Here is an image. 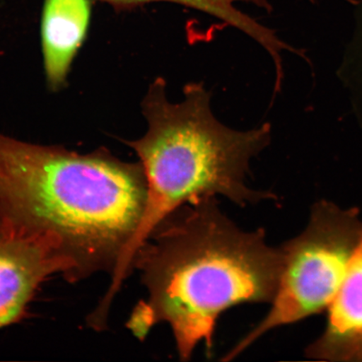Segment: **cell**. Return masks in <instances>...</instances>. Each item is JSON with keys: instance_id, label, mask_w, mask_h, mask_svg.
Here are the masks:
<instances>
[{"instance_id": "1", "label": "cell", "mask_w": 362, "mask_h": 362, "mask_svg": "<svg viewBox=\"0 0 362 362\" xmlns=\"http://www.w3.org/2000/svg\"><path fill=\"white\" fill-rule=\"evenodd\" d=\"M140 163L78 153L0 133V233L31 240L61 261L67 282L110 275L142 219Z\"/></svg>"}, {"instance_id": "2", "label": "cell", "mask_w": 362, "mask_h": 362, "mask_svg": "<svg viewBox=\"0 0 362 362\" xmlns=\"http://www.w3.org/2000/svg\"><path fill=\"white\" fill-rule=\"evenodd\" d=\"M281 269V248L269 246L264 230L238 228L215 198L185 204L135 253L132 271L139 272L147 298L127 327L144 339L158 324H168L180 359L187 361L202 342L211 349L223 312L273 301Z\"/></svg>"}, {"instance_id": "3", "label": "cell", "mask_w": 362, "mask_h": 362, "mask_svg": "<svg viewBox=\"0 0 362 362\" xmlns=\"http://www.w3.org/2000/svg\"><path fill=\"white\" fill-rule=\"evenodd\" d=\"M182 102L167 98L165 83L158 78L142 102L148 129L127 144L137 153L147 181V200L134 236L121 257L129 269L135 253L156 226L178 207L202 199L223 196L240 206L274 198L248 187L252 158L269 146L271 126L237 131L217 120L210 94L202 83H189Z\"/></svg>"}, {"instance_id": "4", "label": "cell", "mask_w": 362, "mask_h": 362, "mask_svg": "<svg viewBox=\"0 0 362 362\" xmlns=\"http://www.w3.org/2000/svg\"><path fill=\"white\" fill-rule=\"evenodd\" d=\"M361 236L357 208L343 209L327 201L315 203L304 232L280 247L281 273L269 313L224 361L234 359L271 329L327 311Z\"/></svg>"}, {"instance_id": "5", "label": "cell", "mask_w": 362, "mask_h": 362, "mask_svg": "<svg viewBox=\"0 0 362 362\" xmlns=\"http://www.w3.org/2000/svg\"><path fill=\"white\" fill-rule=\"evenodd\" d=\"M63 266L31 240L0 233V329L20 321L36 292Z\"/></svg>"}, {"instance_id": "6", "label": "cell", "mask_w": 362, "mask_h": 362, "mask_svg": "<svg viewBox=\"0 0 362 362\" xmlns=\"http://www.w3.org/2000/svg\"><path fill=\"white\" fill-rule=\"evenodd\" d=\"M327 311L324 332L308 347L306 356L320 361L362 362V236Z\"/></svg>"}, {"instance_id": "7", "label": "cell", "mask_w": 362, "mask_h": 362, "mask_svg": "<svg viewBox=\"0 0 362 362\" xmlns=\"http://www.w3.org/2000/svg\"><path fill=\"white\" fill-rule=\"evenodd\" d=\"M90 0H45L42 47L45 80L49 89L66 83L72 62L87 37Z\"/></svg>"}, {"instance_id": "8", "label": "cell", "mask_w": 362, "mask_h": 362, "mask_svg": "<svg viewBox=\"0 0 362 362\" xmlns=\"http://www.w3.org/2000/svg\"><path fill=\"white\" fill-rule=\"evenodd\" d=\"M100 1L110 4L112 7L119 10L158 1L176 3L196 8L197 11L206 13L223 21L226 25L233 26L250 36L269 54L273 59L275 69L277 70L283 67L281 53L284 51L291 52L293 54L297 52L296 47L280 40L274 30L259 24L235 6V3L237 2H252L259 7L265 8L267 11H271L272 6L269 0H100ZM309 1L315 2V0H309Z\"/></svg>"}, {"instance_id": "9", "label": "cell", "mask_w": 362, "mask_h": 362, "mask_svg": "<svg viewBox=\"0 0 362 362\" xmlns=\"http://www.w3.org/2000/svg\"><path fill=\"white\" fill-rule=\"evenodd\" d=\"M354 30L353 35L362 49V0H357L354 4Z\"/></svg>"}, {"instance_id": "10", "label": "cell", "mask_w": 362, "mask_h": 362, "mask_svg": "<svg viewBox=\"0 0 362 362\" xmlns=\"http://www.w3.org/2000/svg\"><path fill=\"white\" fill-rule=\"evenodd\" d=\"M308 62H309V61H308ZM274 88L276 89V88H275V87H274ZM280 88V89H281V88ZM279 88H277V90H279Z\"/></svg>"}]
</instances>
